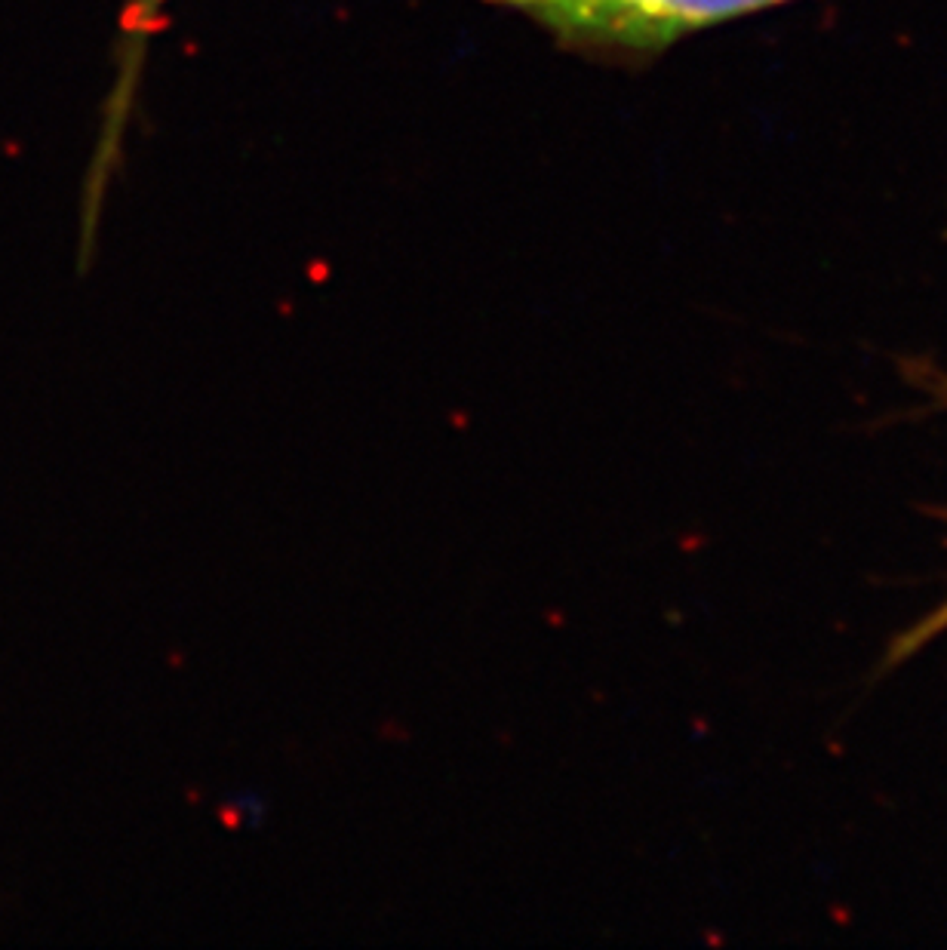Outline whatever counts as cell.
Instances as JSON below:
<instances>
[{
  "mask_svg": "<svg viewBox=\"0 0 947 950\" xmlns=\"http://www.w3.org/2000/svg\"><path fill=\"white\" fill-rule=\"evenodd\" d=\"M535 22L563 49L610 65H649L680 40L794 0H486Z\"/></svg>",
  "mask_w": 947,
  "mask_h": 950,
  "instance_id": "obj_1",
  "label": "cell"
},
{
  "mask_svg": "<svg viewBox=\"0 0 947 950\" xmlns=\"http://www.w3.org/2000/svg\"><path fill=\"white\" fill-rule=\"evenodd\" d=\"M169 0H126V10L120 16L117 47H115V81H111L108 98L102 108V126H98L96 151L90 158L87 188H83V228H81V265L90 261L98 218H102L105 197H108L111 179L120 167L124 154V136L130 130L132 108H136L142 68L151 53V44L166 25Z\"/></svg>",
  "mask_w": 947,
  "mask_h": 950,
  "instance_id": "obj_2",
  "label": "cell"
},
{
  "mask_svg": "<svg viewBox=\"0 0 947 950\" xmlns=\"http://www.w3.org/2000/svg\"><path fill=\"white\" fill-rule=\"evenodd\" d=\"M947 630V597L938 603L932 612H926L920 621H917L910 630H904V634L899 637V643L892 646V655H889V662H904V658H910L914 652H920L926 643H932L935 637H942Z\"/></svg>",
  "mask_w": 947,
  "mask_h": 950,
  "instance_id": "obj_3",
  "label": "cell"
}]
</instances>
